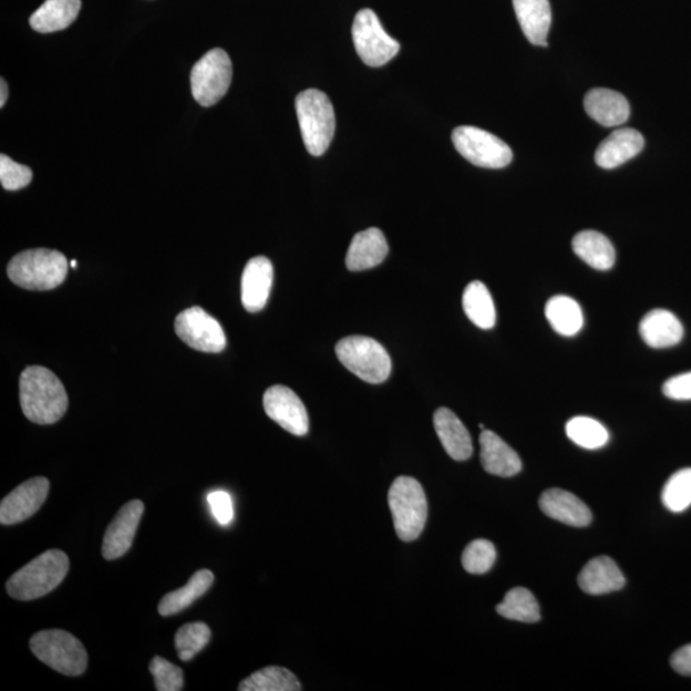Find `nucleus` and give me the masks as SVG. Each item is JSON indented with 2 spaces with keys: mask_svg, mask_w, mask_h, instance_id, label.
Segmentation results:
<instances>
[{
  "mask_svg": "<svg viewBox=\"0 0 691 691\" xmlns=\"http://www.w3.org/2000/svg\"><path fill=\"white\" fill-rule=\"evenodd\" d=\"M274 277V265L268 258L257 257L248 261L241 279V300L246 310L259 312L266 308Z\"/></svg>",
  "mask_w": 691,
  "mask_h": 691,
  "instance_id": "nucleus-15",
  "label": "nucleus"
},
{
  "mask_svg": "<svg viewBox=\"0 0 691 691\" xmlns=\"http://www.w3.org/2000/svg\"><path fill=\"white\" fill-rule=\"evenodd\" d=\"M584 106L590 117L605 127H619L630 115L628 99L610 89L590 90Z\"/></svg>",
  "mask_w": 691,
  "mask_h": 691,
  "instance_id": "nucleus-20",
  "label": "nucleus"
},
{
  "mask_svg": "<svg viewBox=\"0 0 691 691\" xmlns=\"http://www.w3.org/2000/svg\"><path fill=\"white\" fill-rule=\"evenodd\" d=\"M149 670L158 691H181L184 689V671L178 666L156 656L151 662Z\"/></svg>",
  "mask_w": 691,
  "mask_h": 691,
  "instance_id": "nucleus-36",
  "label": "nucleus"
},
{
  "mask_svg": "<svg viewBox=\"0 0 691 691\" xmlns=\"http://www.w3.org/2000/svg\"><path fill=\"white\" fill-rule=\"evenodd\" d=\"M81 0H45L44 4L31 16L30 27L40 34L62 31L78 19Z\"/></svg>",
  "mask_w": 691,
  "mask_h": 691,
  "instance_id": "nucleus-25",
  "label": "nucleus"
},
{
  "mask_svg": "<svg viewBox=\"0 0 691 691\" xmlns=\"http://www.w3.org/2000/svg\"><path fill=\"white\" fill-rule=\"evenodd\" d=\"M49 481L43 476L29 479L12 491L0 504V523L14 525L34 516L49 495Z\"/></svg>",
  "mask_w": 691,
  "mask_h": 691,
  "instance_id": "nucleus-13",
  "label": "nucleus"
},
{
  "mask_svg": "<svg viewBox=\"0 0 691 691\" xmlns=\"http://www.w3.org/2000/svg\"><path fill=\"white\" fill-rule=\"evenodd\" d=\"M342 365L368 383L380 384L389 380L392 361L383 346L365 336H350L336 346Z\"/></svg>",
  "mask_w": 691,
  "mask_h": 691,
  "instance_id": "nucleus-7",
  "label": "nucleus"
},
{
  "mask_svg": "<svg viewBox=\"0 0 691 691\" xmlns=\"http://www.w3.org/2000/svg\"><path fill=\"white\" fill-rule=\"evenodd\" d=\"M389 254V244L381 229L361 230L352 238L346 266L351 271H361L380 266Z\"/></svg>",
  "mask_w": 691,
  "mask_h": 691,
  "instance_id": "nucleus-22",
  "label": "nucleus"
},
{
  "mask_svg": "<svg viewBox=\"0 0 691 691\" xmlns=\"http://www.w3.org/2000/svg\"><path fill=\"white\" fill-rule=\"evenodd\" d=\"M518 23L532 44L547 47V38L553 23L549 0H513Z\"/></svg>",
  "mask_w": 691,
  "mask_h": 691,
  "instance_id": "nucleus-24",
  "label": "nucleus"
},
{
  "mask_svg": "<svg viewBox=\"0 0 691 691\" xmlns=\"http://www.w3.org/2000/svg\"><path fill=\"white\" fill-rule=\"evenodd\" d=\"M573 250L589 267L597 270H610L615 266L613 245L597 230H582L576 235L573 240Z\"/></svg>",
  "mask_w": 691,
  "mask_h": 691,
  "instance_id": "nucleus-26",
  "label": "nucleus"
},
{
  "mask_svg": "<svg viewBox=\"0 0 691 691\" xmlns=\"http://www.w3.org/2000/svg\"><path fill=\"white\" fill-rule=\"evenodd\" d=\"M69 261L56 250L22 251L10 261L7 274L19 287L32 291H48L61 286L69 274Z\"/></svg>",
  "mask_w": 691,
  "mask_h": 691,
  "instance_id": "nucleus-3",
  "label": "nucleus"
},
{
  "mask_svg": "<svg viewBox=\"0 0 691 691\" xmlns=\"http://www.w3.org/2000/svg\"><path fill=\"white\" fill-rule=\"evenodd\" d=\"M579 587L590 596H602L620 590L625 586L623 574L612 558L600 556L584 567L579 575Z\"/></svg>",
  "mask_w": 691,
  "mask_h": 691,
  "instance_id": "nucleus-23",
  "label": "nucleus"
},
{
  "mask_svg": "<svg viewBox=\"0 0 691 691\" xmlns=\"http://www.w3.org/2000/svg\"><path fill=\"white\" fill-rule=\"evenodd\" d=\"M546 318L555 331L565 337L578 334L584 326L579 303L565 295L555 296L547 302Z\"/></svg>",
  "mask_w": 691,
  "mask_h": 691,
  "instance_id": "nucleus-29",
  "label": "nucleus"
},
{
  "mask_svg": "<svg viewBox=\"0 0 691 691\" xmlns=\"http://www.w3.org/2000/svg\"><path fill=\"white\" fill-rule=\"evenodd\" d=\"M463 308L472 322L482 329L496 326L497 312L495 302L487 287L479 281L468 283L463 295Z\"/></svg>",
  "mask_w": 691,
  "mask_h": 691,
  "instance_id": "nucleus-28",
  "label": "nucleus"
},
{
  "mask_svg": "<svg viewBox=\"0 0 691 691\" xmlns=\"http://www.w3.org/2000/svg\"><path fill=\"white\" fill-rule=\"evenodd\" d=\"M8 99V85L4 79L0 80V106H4Z\"/></svg>",
  "mask_w": 691,
  "mask_h": 691,
  "instance_id": "nucleus-41",
  "label": "nucleus"
},
{
  "mask_svg": "<svg viewBox=\"0 0 691 691\" xmlns=\"http://www.w3.org/2000/svg\"><path fill=\"white\" fill-rule=\"evenodd\" d=\"M300 681L295 674L279 666H268L250 674L238 685L240 691H300Z\"/></svg>",
  "mask_w": 691,
  "mask_h": 691,
  "instance_id": "nucleus-30",
  "label": "nucleus"
},
{
  "mask_svg": "<svg viewBox=\"0 0 691 691\" xmlns=\"http://www.w3.org/2000/svg\"><path fill=\"white\" fill-rule=\"evenodd\" d=\"M497 612L505 619L533 623L540 620L538 600L530 590L514 588L507 591L505 599L497 606Z\"/></svg>",
  "mask_w": 691,
  "mask_h": 691,
  "instance_id": "nucleus-31",
  "label": "nucleus"
},
{
  "mask_svg": "<svg viewBox=\"0 0 691 691\" xmlns=\"http://www.w3.org/2000/svg\"><path fill=\"white\" fill-rule=\"evenodd\" d=\"M664 396L677 401L691 400V372L670 378L663 384Z\"/></svg>",
  "mask_w": 691,
  "mask_h": 691,
  "instance_id": "nucleus-39",
  "label": "nucleus"
},
{
  "mask_svg": "<svg viewBox=\"0 0 691 691\" xmlns=\"http://www.w3.org/2000/svg\"><path fill=\"white\" fill-rule=\"evenodd\" d=\"M265 409L271 421L298 437L309 432V415L306 405L286 385H274L265 393Z\"/></svg>",
  "mask_w": 691,
  "mask_h": 691,
  "instance_id": "nucleus-12",
  "label": "nucleus"
},
{
  "mask_svg": "<svg viewBox=\"0 0 691 691\" xmlns=\"http://www.w3.org/2000/svg\"><path fill=\"white\" fill-rule=\"evenodd\" d=\"M70 570V558L60 549L47 550L7 581V591L18 600H32L51 594Z\"/></svg>",
  "mask_w": 691,
  "mask_h": 691,
  "instance_id": "nucleus-2",
  "label": "nucleus"
},
{
  "mask_svg": "<svg viewBox=\"0 0 691 691\" xmlns=\"http://www.w3.org/2000/svg\"><path fill=\"white\" fill-rule=\"evenodd\" d=\"M434 430L437 433L444 451L455 461H466L473 455L471 433L460 421L454 411L441 408L434 413Z\"/></svg>",
  "mask_w": 691,
  "mask_h": 691,
  "instance_id": "nucleus-18",
  "label": "nucleus"
},
{
  "mask_svg": "<svg viewBox=\"0 0 691 691\" xmlns=\"http://www.w3.org/2000/svg\"><path fill=\"white\" fill-rule=\"evenodd\" d=\"M662 502L671 513L685 512L691 506V468L674 473L662 491Z\"/></svg>",
  "mask_w": 691,
  "mask_h": 691,
  "instance_id": "nucleus-34",
  "label": "nucleus"
},
{
  "mask_svg": "<svg viewBox=\"0 0 691 691\" xmlns=\"http://www.w3.org/2000/svg\"><path fill=\"white\" fill-rule=\"evenodd\" d=\"M644 137L633 128H619L604 140L596 152L600 168L615 169L644 149Z\"/></svg>",
  "mask_w": 691,
  "mask_h": 691,
  "instance_id": "nucleus-16",
  "label": "nucleus"
},
{
  "mask_svg": "<svg viewBox=\"0 0 691 691\" xmlns=\"http://www.w3.org/2000/svg\"><path fill=\"white\" fill-rule=\"evenodd\" d=\"M212 639V631L207 623L193 622L186 623L176 633V649L179 660L184 662L192 661L199 654Z\"/></svg>",
  "mask_w": 691,
  "mask_h": 691,
  "instance_id": "nucleus-33",
  "label": "nucleus"
},
{
  "mask_svg": "<svg viewBox=\"0 0 691 691\" xmlns=\"http://www.w3.org/2000/svg\"><path fill=\"white\" fill-rule=\"evenodd\" d=\"M566 434L575 444L586 450L602 448L610 440L606 427L588 416L573 417L566 424Z\"/></svg>",
  "mask_w": 691,
  "mask_h": 691,
  "instance_id": "nucleus-32",
  "label": "nucleus"
},
{
  "mask_svg": "<svg viewBox=\"0 0 691 691\" xmlns=\"http://www.w3.org/2000/svg\"><path fill=\"white\" fill-rule=\"evenodd\" d=\"M296 113L303 144L311 155H323L331 145L336 131L334 109L320 90L309 89L296 97Z\"/></svg>",
  "mask_w": 691,
  "mask_h": 691,
  "instance_id": "nucleus-4",
  "label": "nucleus"
},
{
  "mask_svg": "<svg viewBox=\"0 0 691 691\" xmlns=\"http://www.w3.org/2000/svg\"><path fill=\"white\" fill-rule=\"evenodd\" d=\"M479 441L481 460L485 472L502 478H509L522 472V458L495 432L484 430Z\"/></svg>",
  "mask_w": 691,
  "mask_h": 691,
  "instance_id": "nucleus-19",
  "label": "nucleus"
},
{
  "mask_svg": "<svg viewBox=\"0 0 691 691\" xmlns=\"http://www.w3.org/2000/svg\"><path fill=\"white\" fill-rule=\"evenodd\" d=\"M176 333L192 349L218 353L226 348V334L218 320L199 307L179 312Z\"/></svg>",
  "mask_w": 691,
  "mask_h": 691,
  "instance_id": "nucleus-11",
  "label": "nucleus"
},
{
  "mask_svg": "<svg viewBox=\"0 0 691 691\" xmlns=\"http://www.w3.org/2000/svg\"><path fill=\"white\" fill-rule=\"evenodd\" d=\"M32 171L14 162L4 154L0 155V183L8 192H18L30 185Z\"/></svg>",
  "mask_w": 691,
  "mask_h": 691,
  "instance_id": "nucleus-37",
  "label": "nucleus"
},
{
  "mask_svg": "<svg viewBox=\"0 0 691 691\" xmlns=\"http://www.w3.org/2000/svg\"><path fill=\"white\" fill-rule=\"evenodd\" d=\"M639 332L649 348L666 349L681 342L684 327L671 311L656 309L641 319Z\"/></svg>",
  "mask_w": 691,
  "mask_h": 691,
  "instance_id": "nucleus-21",
  "label": "nucleus"
},
{
  "mask_svg": "<svg viewBox=\"0 0 691 691\" xmlns=\"http://www.w3.org/2000/svg\"><path fill=\"white\" fill-rule=\"evenodd\" d=\"M214 575L210 570L196 571L184 588L171 591L163 597L158 611L162 616L168 617L183 612L190 607L195 600L203 597L212 588Z\"/></svg>",
  "mask_w": 691,
  "mask_h": 691,
  "instance_id": "nucleus-27",
  "label": "nucleus"
},
{
  "mask_svg": "<svg viewBox=\"0 0 691 691\" xmlns=\"http://www.w3.org/2000/svg\"><path fill=\"white\" fill-rule=\"evenodd\" d=\"M209 506L214 517L221 525H227L234 520L233 497L225 491H216L208 496Z\"/></svg>",
  "mask_w": 691,
  "mask_h": 691,
  "instance_id": "nucleus-38",
  "label": "nucleus"
},
{
  "mask_svg": "<svg viewBox=\"0 0 691 691\" xmlns=\"http://www.w3.org/2000/svg\"><path fill=\"white\" fill-rule=\"evenodd\" d=\"M497 558L496 547L485 539H476L468 545L463 554V566L467 573L482 575L488 573Z\"/></svg>",
  "mask_w": 691,
  "mask_h": 691,
  "instance_id": "nucleus-35",
  "label": "nucleus"
},
{
  "mask_svg": "<svg viewBox=\"0 0 691 691\" xmlns=\"http://www.w3.org/2000/svg\"><path fill=\"white\" fill-rule=\"evenodd\" d=\"M145 506L142 501L127 502L113 518L103 540V557L113 561L128 553L142 520Z\"/></svg>",
  "mask_w": 691,
  "mask_h": 691,
  "instance_id": "nucleus-14",
  "label": "nucleus"
},
{
  "mask_svg": "<svg viewBox=\"0 0 691 691\" xmlns=\"http://www.w3.org/2000/svg\"><path fill=\"white\" fill-rule=\"evenodd\" d=\"M352 40L357 52L369 68H382L400 52L399 41L384 31L372 10H361L352 24Z\"/></svg>",
  "mask_w": 691,
  "mask_h": 691,
  "instance_id": "nucleus-10",
  "label": "nucleus"
},
{
  "mask_svg": "<svg viewBox=\"0 0 691 691\" xmlns=\"http://www.w3.org/2000/svg\"><path fill=\"white\" fill-rule=\"evenodd\" d=\"M671 666L678 673L691 677V644L680 648L672 654Z\"/></svg>",
  "mask_w": 691,
  "mask_h": 691,
  "instance_id": "nucleus-40",
  "label": "nucleus"
},
{
  "mask_svg": "<svg viewBox=\"0 0 691 691\" xmlns=\"http://www.w3.org/2000/svg\"><path fill=\"white\" fill-rule=\"evenodd\" d=\"M30 648L41 662L65 677H80L87 669L84 644L64 630H44L30 640Z\"/></svg>",
  "mask_w": 691,
  "mask_h": 691,
  "instance_id": "nucleus-6",
  "label": "nucleus"
},
{
  "mask_svg": "<svg viewBox=\"0 0 691 691\" xmlns=\"http://www.w3.org/2000/svg\"><path fill=\"white\" fill-rule=\"evenodd\" d=\"M76 266H78L76 260H72V261H71V267H72V268H76Z\"/></svg>",
  "mask_w": 691,
  "mask_h": 691,
  "instance_id": "nucleus-42",
  "label": "nucleus"
},
{
  "mask_svg": "<svg viewBox=\"0 0 691 691\" xmlns=\"http://www.w3.org/2000/svg\"><path fill=\"white\" fill-rule=\"evenodd\" d=\"M233 82V62L224 49H212L192 71V92L203 106L217 104Z\"/></svg>",
  "mask_w": 691,
  "mask_h": 691,
  "instance_id": "nucleus-9",
  "label": "nucleus"
},
{
  "mask_svg": "<svg viewBox=\"0 0 691 691\" xmlns=\"http://www.w3.org/2000/svg\"><path fill=\"white\" fill-rule=\"evenodd\" d=\"M394 530L403 542L421 537L427 518V502L422 484L411 476H399L389 492Z\"/></svg>",
  "mask_w": 691,
  "mask_h": 691,
  "instance_id": "nucleus-5",
  "label": "nucleus"
},
{
  "mask_svg": "<svg viewBox=\"0 0 691 691\" xmlns=\"http://www.w3.org/2000/svg\"><path fill=\"white\" fill-rule=\"evenodd\" d=\"M539 507L559 523L584 528L591 523V512L584 502L564 489H548L539 498Z\"/></svg>",
  "mask_w": 691,
  "mask_h": 691,
  "instance_id": "nucleus-17",
  "label": "nucleus"
},
{
  "mask_svg": "<svg viewBox=\"0 0 691 691\" xmlns=\"http://www.w3.org/2000/svg\"><path fill=\"white\" fill-rule=\"evenodd\" d=\"M452 143L467 162L482 168H505L514 158L512 147L504 140L478 127H456Z\"/></svg>",
  "mask_w": 691,
  "mask_h": 691,
  "instance_id": "nucleus-8",
  "label": "nucleus"
},
{
  "mask_svg": "<svg viewBox=\"0 0 691 691\" xmlns=\"http://www.w3.org/2000/svg\"><path fill=\"white\" fill-rule=\"evenodd\" d=\"M20 400L24 416L40 425L61 421L69 409L64 385L51 370L29 367L20 378Z\"/></svg>",
  "mask_w": 691,
  "mask_h": 691,
  "instance_id": "nucleus-1",
  "label": "nucleus"
}]
</instances>
